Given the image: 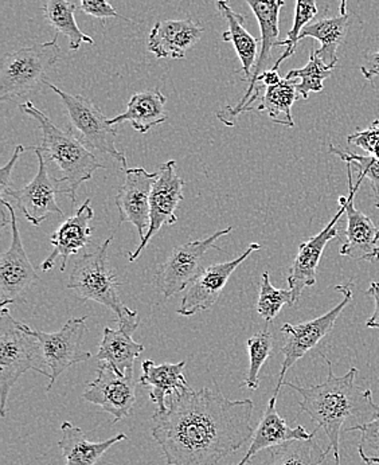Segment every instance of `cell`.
<instances>
[{"label": "cell", "instance_id": "6da1fadb", "mask_svg": "<svg viewBox=\"0 0 379 465\" xmlns=\"http://www.w3.org/2000/svg\"><path fill=\"white\" fill-rule=\"evenodd\" d=\"M253 411L252 400L226 399L214 381V389L168 397L165 411L154 413L151 433L167 465H217L252 439Z\"/></svg>", "mask_w": 379, "mask_h": 465}, {"label": "cell", "instance_id": "7a4b0ae2", "mask_svg": "<svg viewBox=\"0 0 379 465\" xmlns=\"http://www.w3.org/2000/svg\"><path fill=\"white\" fill-rule=\"evenodd\" d=\"M327 363L328 375L325 382L313 386H300L284 382L283 386L292 389L302 396L300 411H304L316 424L317 430H324L328 437V447L333 450L336 465L341 463V433L351 417L370 421L379 414V405L373 400L370 389H362L356 383L358 369L351 367L347 374L338 377L334 374L333 363L320 352Z\"/></svg>", "mask_w": 379, "mask_h": 465}, {"label": "cell", "instance_id": "3957f363", "mask_svg": "<svg viewBox=\"0 0 379 465\" xmlns=\"http://www.w3.org/2000/svg\"><path fill=\"white\" fill-rule=\"evenodd\" d=\"M112 241L114 235L104 241L92 253L78 257L70 272L66 288L75 291V296L83 302L94 300L109 308L117 316L119 330L132 336L140 324L139 313L129 310L117 293L120 282L108 262V249Z\"/></svg>", "mask_w": 379, "mask_h": 465}, {"label": "cell", "instance_id": "277c9868", "mask_svg": "<svg viewBox=\"0 0 379 465\" xmlns=\"http://www.w3.org/2000/svg\"><path fill=\"white\" fill-rule=\"evenodd\" d=\"M21 111L29 114L39 124L42 131V144L38 150L44 153L46 162H52L60 168L61 182L72 202L77 200V190L81 184L91 181L95 173L105 168L98 162L94 153L72 133L60 130L44 112L33 103L22 104Z\"/></svg>", "mask_w": 379, "mask_h": 465}, {"label": "cell", "instance_id": "5b68a950", "mask_svg": "<svg viewBox=\"0 0 379 465\" xmlns=\"http://www.w3.org/2000/svg\"><path fill=\"white\" fill-rule=\"evenodd\" d=\"M34 370L45 377L50 375L44 350L38 339L27 330V324L15 321L8 307L0 311V416H7L11 389L25 372Z\"/></svg>", "mask_w": 379, "mask_h": 465}, {"label": "cell", "instance_id": "8992f818", "mask_svg": "<svg viewBox=\"0 0 379 465\" xmlns=\"http://www.w3.org/2000/svg\"><path fill=\"white\" fill-rule=\"evenodd\" d=\"M58 35L50 42L35 44L7 53L0 61V100L30 96L46 85L47 74L61 58Z\"/></svg>", "mask_w": 379, "mask_h": 465}, {"label": "cell", "instance_id": "52a82bcc", "mask_svg": "<svg viewBox=\"0 0 379 465\" xmlns=\"http://www.w3.org/2000/svg\"><path fill=\"white\" fill-rule=\"evenodd\" d=\"M46 86L63 101L70 122V133H75V136L78 137L89 150L111 156L123 170H126L128 164L125 155L116 147V136L119 133L117 125H112L109 122L111 119L86 97L67 94L58 86L53 85L50 81H47Z\"/></svg>", "mask_w": 379, "mask_h": 465}, {"label": "cell", "instance_id": "ba28073f", "mask_svg": "<svg viewBox=\"0 0 379 465\" xmlns=\"http://www.w3.org/2000/svg\"><path fill=\"white\" fill-rule=\"evenodd\" d=\"M232 231V226H227L226 229L215 232L204 240L193 241V242L176 246L156 272L155 285L159 292L168 299L186 290L204 271L202 260L204 259L207 252L213 249L220 251L217 241Z\"/></svg>", "mask_w": 379, "mask_h": 465}, {"label": "cell", "instance_id": "9c48e42d", "mask_svg": "<svg viewBox=\"0 0 379 465\" xmlns=\"http://www.w3.org/2000/svg\"><path fill=\"white\" fill-rule=\"evenodd\" d=\"M335 291L341 292L344 299L333 310L328 311L327 313L319 316V318L313 319V321L300 324L285 323L282 327V332L286 336L284 347L282 349L284 362H283L282 370H280V377L276 388H274V397H279L280 389L284 383L288 370L297 361L302 360L308 351L315 349L319 341L333 331L339 316L354 298L353 282L347 285H338V287H335Z\"/></svg>", "mask_w": 379, "mask_h": 465}, {"label": "cell", "instance_id": "30bf717a", "mask_svg": "<svg viewBox=\"0 0 379 465\" xmlns=\"http://www.w3.org/2000/svg\"><path fill=\"white\" fill-rule=\"evenodd\" d=\"M2 204L11 218V245L0 256V308H5L25 302V296L39 282V276L25 251L14 207L5 200Z\"/></svg>", "mask_w": 379, "mask_h": 465}, {"label": "cell", "instance_id": "8fae6325", "mask_svg": "<svg viewBox=\"0 0 379 465\" xmlns=\"http://www.w3.org/2000/svg\"><path fill=\"white\" fill-rule=\"evenodd\" d=\"M86 316L72 318L57 332H44L27 326L32 335L38 339L49 367L50 377L47 391H52L55 381L75 363L86 362L92 354L83 350V338L86 331Z\"/></svg>", "mask_w": 379, "mask_h": 465}, {"label": "cell", "instance_id": "7c38bea8", "mask_svg": "<svg viewBox=\"0 0 379 465\" xmlns=\"http://www.w3.org/2000/svg\"><path fill=\"white\" fill-rule=\"evenodd\" d=\"M27 150H33L38 158V173L29 184L18 190L10 189L7 195L16 201L19 209L32 225L39 226L50 215L58 214L64 217L55 195L66 194V190L61 179L50 178L46 159L38 147H30Z\"/></svg>", "mask_w": 379, "mask_h": 465}, {"label": "cell", "instance_id": "4fadbf2b", "mask_svg": "<svg viewBox=\"0 0 379 465\" xmlns=\"http://www.w3.org/2000/svg\"><path fill=\"white\" fill-rule=\"evenodd\" d=\"M175 168V161H168L159 167L158 178L151 193L150 228L136 251L129 254V262L139 259L140 253L163 226H173L178 223L175 213L179 203L184 201L185 181L176 175Z\"/></svg>", "mask_w": 379, "mask_h": 465}, {"label": "cell", "instance_id": "5bb4252c", "mask_svg": "<svg viewBox=\"0 0 379 465\" xmlns=\"http://www.w3.org/2000/svg\"><path fill=\"white\" fill-rule=\"evenodd\" d=\"M83 399L114 416L116 424L134 411L136 402L134 375L122 377L108 363L100 362L95 380L88 383Z\"/></svg>", "mask_w": 379, "mask_h": 465}, {"label": "cell", "instance_id": "9a60e30c", "mask_svg": "<svg viewBox=\"0 0 379 465\" xmlns=\"http://www.w3.org/2000/svg\"><path fill=\"white\" fill-rule=\"evenodd\" d=\"M348 193L347 197L339 198V204H344L347 215L346 242L342 246L341 256L350 257L355 262H379L378 229L372 218L354 207V197L361 187L364 178L358 176V182H353V164L347 163Z\"/></svg>", "mask_w": 379, "mask_h": 465}, {"label": "cell", "instance_id": "2e32d148", "mask_svg": "<svg viewBox=\"0 0 379 465\" xmlns=\"http://www.w3.org/2000/svg\"><path fill=\"white\" fill-rule=\"evenodd\" d=\"M260 243L253 242L237 259L204 268L199 276L187 287L186 293H185L176 312L189 318L201 311L210 310L220 298L230 276L234 273V271H237L238 266L243 264L253 252L260 251Z\"/></svg>", "mask_w": 379, "mask_h": 465}, {"label": "cell", "instance_id": "e0dca14e", "mask_svg": "<svg viewBox=\"0 0 379 465\" xmlns=\"http://www.w3.org/2000/svg\"><path fill=\"white\" fill-rule=\"evenodd\" d=\"M125 183L116 195L120 223H129L137 229L140 241L150 228L151 193L158 173H148L145 168H126Z\"/></svg>", "mask_w": 379, "mask_h": 465}, {"label": "cell", "instance_id": "ac0fdd59", "mask_svg": "<svg viewBox=\"0 0 379 465\" xmlns=\"http://www.w3.org/2000/svg\"><path fill=\"white\" fill-rule=\"evenodd\" d=\"M338 213L322 232L300 243L299 252L289 268L288 285L294 295V304L302 298L303 291L316 284L317 268L322 260L323 251L334 238L339 237L338 225L342 215L346 213L344 204H339Z\"/></svg>", "mask_w": 379, "mask_h": 465}, {"label": "cell", "instance_id": "d6986e66", "mask_svg": "<svg viewBox=\"0 0 379 465\" xmlns=\"http://www.w3.org/2000/svg\"><path fill=\"white\" fill-rule=\"evenodd\" d=\"M204 32V27L190 18L160 21L148 36V50L158 60H184Z\"/></svg>", "mask_w": 379, "mask_h": 465}, {"label": "cell", "instance_id": "ffe728a7", "mask_svg": "<svg viewBox=\"0 0 379 465\" xmlns=\"http://www.w3.org/2000/svg\"><path fill=\"white\" fill-rule=\"evenodd\" d=\"M95 218V210L91 200L84 202L83 206L72 215L52 235V253L41 264L42 271L55 268L58 260H63L61 272L66 269L67 262L73 254H77L81 249L91 242L92 229L89 223Z\"/></svg>", "mask_w": 379, "mask_h": 465}, {"label": "cell", "instance_id": "44dd1931", "mask_svg": "<svg viewBox=\"0 0 379 465\" xmlns=\"http://www.w3.org/2000/svg\"><path fill=\"white\" fill-rule=\"evenodd\" d=\"M251 5L253 14L260 25L261 49L257 63L253 69L252 78L249 80L248 91L244 94L240 103L234 106H241L246 103L254 94L255 81L258 75L265 72L266 67L272 63V52L279 42V16L280 10L284 7L285 0H245Z\"/></svg>", "mask_w": 379, "mask_h": 465}, {"label": "cell", "instance_id": "7402d4cb", "mask_svg": "<svg viewBox=\"0 0 379 465\" xmlns=\"http://www.w3.org/2000/svg\"><path fill=\"white\" fill-rule=\"evenodd\" d=\"M277 397L272 396L266 405L265 411L261 417L260 424L252 436V442L246 450L245 456L240 463L235 465H246L257 455L258 452L269 448L276 447L291 440H307L315 436L317 428L313 433L307 432L304 427H289L284 419L276 411Z\"/></svg>", "mask_w": 379, "mask_h": 465}, {"label": "cell", "instance_id": "603a6c76", "mask_svg": "<svg viewBox=\"0 0 379 465\" xmlns=\"http://www.w3.org/2000/svg\"><path fill=\"white\" fill-rule=\"evenodd\" d=\"M185 361L179 363H163L160 366H156L150 360L143 362V374L139 382L145 388L150 389V400L158 405V411H165L168 397L193 389L185 377Z\"/></svg>", "mask_w": 379, "mask_h": 465}, {"label": "cell", "instance_id": "cb8c5ba5", "mask_svg": "<svg viewBox=\"0 0 379 465\" xmlns=\"http://www.w3.org/2000/svg\"><path fill=\"white\" fill-rule=\"evenodd\" d=\"M61 432H63V437L58 441V447L63 450L66 465L97 464L104 453L109 450V448L126 440L125 433H117L116 436L104 440V441L92 442L89 441L81 428L75 427L69 421L63 422Z\"/></svg>", "mask_w": 379, "mask_h": 465}, {"label": "cell", "instance_id": "d4e9b609", "mask_svg": "<svg viewBox=\"0 0 379 465\" xmlns=\"http://www.w3.org/2000/svg\"><path fill=\"white\" fill-rule=\"evenodd\" d=\"M165 94L159 91L137 92L129 100L126 111L109 120L112 125L129 123L139 134H147L151 128L163 124L167 120Z\"/></svg>", "mask_w": 379, "mask_h": 465}, {"label": "cell", "instance_id": "484cf974", "mask_svg": "<svg viewBox=\"0 0 379 465\" xmlns=\"http://www.w3.org/2000/svg\"><path fill=\"white\" fill-rule=\"evenodd\" d=\"M217 7L226 19L227 32L222 34V41L230 42L234 46L235 53L243 64V72L245 74V81L251 80L253 69L257 63L258 45L257 41L248 30L245 29V15L235 13L230 7L229 0H217Z\"/></svg>", "mask_w": 379, "mask_h": 465}, {"label": "cell", "instance_id": "4316f807", "mask_svg": "<svg viewBox=\"0 0 379 465\" xmlns=\"http://www.w3.org/2000/svg\"><path fill=\"white\" fill-rule=\"evenodd\" d=\"M145 351V346L137 343L131 335L106 327L97 352V361L108 363L122 377L134 375L135 361Z\"/></svg>", "mask_w": 379, "mask_h": 465}, {"label": "cell", "instance_id": "83f0119b", "mask_svg": "<svg viewBox=\"0 0 379 465\" xmlns=\"http://www.w3.org/2000/svg\"><path fill=\"white\" fill-rule=\"evenodd\" d=\"M348 22L350 15L333 16V18H322L319 21L311 22L300 33L299 42L305 38H314L322 44V47L316 50V54L327 64L335 67L338 64L339 46L346 39Z\"/></svg>", "mask_w": 379, "mask_h": 465}, {"label": "cell", "instance_id": "f1b7e54d", "mask_svg": "<svg viewBox=\"0 0 379 465\" xmlns=\"http://www.w3.org/2000/svg\"><path fill=\"white\" fill-rule=\"evenodd\" d=\"M331 448L323 450L315 436L307 440H291L276 447L269 448V456L261 463L251 461L249 465H322L327 460Z\"/></svg>", "mask_w": 379, "mask_h": 465}, {"label": "cell", "instance_id": "f546056e", "mask_svg": "<svg viewBox=\"0 0 379 465\" xmlns=\"http://www.w3.org/2000/svg\"><path fill=\"white\" fill-rule=\"evenodd\" d=\"M75 10L77 5L69 0H46L42 7L47 24L55 30V35L63 34L66 36L72 52H77L83 44H95L94 38L81 32L78 27L75 16Z\"/></svg>", "mask_w": 379, "mask_h": 465}, {"label": "cell", "instance_id": "4dcf8cb0", "mask_svg": "<svg viewBox=\"0 0 379 465\" xmlns=\"http://www.w3.org/2000/svg\"><path fill=\"white\" fill-rule=\"evenodd\" d=\"M299 97L297 81L283 78L277 85L265 88L254 111L266 112L272 122L292 128L294 125L292 106Z\"/></svg>", "mask_w": 379, "mask_h": 465}, {"label": "cell", "instance_id": "1f68e13d", "mask_svg": "<svg viewBox=\"0 0 379 465\" xmlns=\"http://www.w3.org/2000/svg\"><path fill=\"white\" fill-rule=\"evenodd\" d=\"M335 67L328 66L319 55L316 50L310 53V60L307 65L302 69L289 70L285 78L297 81V92L302 99L307 100L310 94H319L324 89V80L333 74Z\"/></svg>", "mask_w": 379, "mask_h": 465}, {"label": "cell", "instance_id": "d6a6232c", "mask_svg": "<svg viewBox=\"0 0 379 465\" xmlns=\"http://www.w3.org/2000/svg\"><path fill=\"white\" fill-rule=\"evenodd\" d=\"M246 347H248L249 352V367L245 378H244V386L251 391H257L260 388L258 374H260L261 367L271 357L272 350H274V336L266 330L257 332L246 341Z\"/></svg>", "mask_w": 379, "mask_h": 465}, {"label": "cell", "instance_id": "836d02e7", "mask_svg": "<svg viewBox=\"0 0 379 465\" xmlns=\"http://www.w3.org/2000/svg\"><path fill=\"white\" fill-rule=\"evenodd\" d=\"M317 14L316 0H296V7H294V26L289 30L288 35L284 41L277 42L276 47L285 46L286 50L280 55L279 60L274 63L272 69L279 70L280 65L291 57L296 52L297 45H299V36L302 30L307 25L313 22Z\"/></svg>", "mask_w": 379, "mask_h": 465}, {"label": "cell", "instance_id": "e575fe53", "mask_svg": "<svg viewBox=\"0 0 379 465\" xmlns=\"http://www.w3.org/2000/svg\"><path fill=\"white\" fill-rule=\"evenodd\" d=\"M284 305H294L292 291L277 290L272 285L268 272H264L257 302L258 315L265 322H274Z\"/></svg>", "mask_w": 379, "mask_h": 465}, {"label": "cell", "instance_id": "d590c367", "mask_svg": "<svg viewBox=\"0 0 379 465\" xmlns=\"http://www.w3.org/2000/svg\"><path fill=\"white\" fill-rule=\"evenodd\" d=\"M328 153L338 156L346 163L356 166L359 170V176L372 183L373 193H374V204L379 209V161L372 155H358V153H350L344 150L341 145H328Z\"/></svg>", "mask_w": 379, "mask_h": 465}, {"label": "cell", "instance_id": "8d00e7d4", "mask_svg": "<svg viewBox=\"0 0 379 465\" xmlns=\"http://www.w3.org/2000/svg\"><path fill=\"white\" fill-rule=\"evenodd\" d=\"M344 432L361 433L358 453L362 461L367 465L379 464V414L364 424L344 428Z\"/></svg>", "mask_w": 379, "mask_h": 465}, {"label": "cell", "instance_id": "74e56055", "mask_svg": "<svg viewBox=\"0 0 379 465\" xmlns=\"http://www.w3.org/2000/svg\"><path fill=\"white\" fill-rule=\"evenodd\" d=\"M347 143L362 148L379 161V128L372 125L367 130L356 131L355 134H348Z\"/></svg>", "mask_w": 379, "mask_h": 465}, {"label": "cell", "instance_id": "f35d334b", "mask_svg": "<svg viewBox=\"0 0 379 465\" xmlns=\"http://www.w3.org/2000/svg\"><path fill=\"white\" fill-rule=\"evenodd\" d=\"M80 8L84 14L100 19L103 24L108 18H122L108 0H81Z\"/></svg>", "mask_w": 379, "mask_h": 465}, {"label": "cell", "instance_id": "ab89813d", "mask_svg": "<svg viewBox=\"0 0 379 465\" xmlns=\"http://www.w3.org/2000/svg\"><path fill=\"white\" fill-rule=\"evenodd\" d=\"M26 150L27 148H25L24 145H16L10 162L0 170V202L5 201V195L7 194L8 190L11 189V173H13L16 162L19 161L22 153Z\"/></svg>", "mask_w": 379, "mask_h": 465}, {"label": "cell", "instance_id": "60d3db41", "mask_svg": "<svg viewBox=\"0 0 379 465\" xmlns=\"http://www.w3.org/2000/svg\"><path fill=\"white\" fill-rule=\"evenodd\" d=\"M361 73L369 83L379 75V52L364 55V64L361 66Z\"/></svg>", "mask_w": 379, "mask_h": 465}, {"label": "cell", "instance_id": "b9f144b4", "mask_svg": "<svg viewBox=\"0 0 379 465\" xmlns=\"http://www.w3.org/2000/svg\"><path fill=\"white\" fill-rule=\"evenodd\" d=\"M367 295L374 299L375 307L372 318L366 322V327L367 329L379 330V282H373L372 284H370L369 290H367Z\"/></svg>", "mask_w": 379, "mask_h": 465}, {"label": "cell", "instance_id": "7bdbcfd3", "mask_svg": "<svg viewBox=\"0 0 379 465\" xmlns=\"http://www.w3.org/2000/svg\"><path fill=\"white\" fill-rule=\"evenodd\" d=\"M347 0H341V7H339V11H341V15H346L347 8H346Z\"/></svg>", "mask_w": 379, "mask_h": 465}, {"label": "cell", "instance_id": "ee69618b", "mask_svg": "<svg viewBox=\"0 0 379 465\" xmlns=\"http://www.w3.org/2000/svg\"><path fill=\"white\" fill-rule=\"evenodd\" d=\"M372 125H373V127H377V128H379V120H375V122H373V123H372Z\"/></svg>", "mask_w": 379, "mask_h": 465}, {"label": "cell", "instance_id": "f6af8a7d", "mask_svg": "<svg viewBox=\"0 0 379 465\" xmlns=\"http://www.w3.org/2000/svg\"><path fill=\"white\" fill-rule=\"evenodd\" d=\"M377 241L379 242V232H378V234H377Z\"/></svg>", "mask_w": 379, "mask_h": 465}]
</instances>
